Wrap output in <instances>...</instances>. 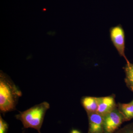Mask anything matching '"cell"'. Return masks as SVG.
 I'll use <instances>...</instances> for the list:
<instances>
[{"label":"cell","instance_id":"obj_1","mask_svg":"<svg viewBox=\"0 0 133 133\" xmlns=\"http://www.w3.org/2000/svg\"><path fill=\"white\" fill-rule=\"evenodd\" d=\"M22 93L7 76L1 73L0 76V109L2 112L15 108Z\"/></svg>","mask_w":133,"mask_h":133},{"label":"cell","instance_id":"obj_2","mask_svg":"<svg viewBox=\"0 0 133 133\" xmlns=\"http://www.w3.org/2000/svg\"><path fill=\"white\" fill-rule=\"evenodd\" d=\"M49 108V103L42 102L21 112L16 115V118L22 122L24 128L35 129L38 133H41V129L45 113Z\"/></svg>","mask_w":133,"mask_h":133},{"label":"cell","instance_id":"obj_3","mask_svg":"<svg viewBox=\"0 0 133 133\" xmlns=\"http://www.w3.org/2000/svg\"><path fill=\"white\" fill-rule=\"evenodd\" d=\"M109 34L111 41L119 55L125 58L127 63H129L125 55V31L122 26L121 24H119L111 27L109 30Z\"/></svg>","mask_w":133,"mask_h":133},{"label":"cell","instance_id":"obj_4","mask_svg":"<svg viewBox=\"0 0 133 133\" xmlns=\"http://www.w3.org/2000/svg\"><path fill=\"white\" fill-rule=\"evenodd\" d=\"M103 117L104 133H114L126 121L118 107Z\"/></svg>","mask_w":133,"mask_h":133},{"label":"cell","instance_id":"obj_5","mask_svg":"<svg viewBox=\"0 0 133 133\" xmlns=\"http://www.w3.org/2000/svg\"><path fill=\"white\" fill-rule=\"evenodd\" d=\"M98 107L97 112L102 116L106 115L117 108L114 95L98 97Z\"/></svg>","mask_w":133,"mask_h":133},{"label":"cell","instance_id":"obj_6","mask_svg":"<svg viewBox=\"0 0 133 133\" xmlns=\"http://www.w3.org/2000/svg\"><path fill=\"white\" fill-rule=\"evenodd\" d=\"M88 133H104V117L97 112L88 114Z\"/></svg>","mask_w":133,"mask_h":133},{"label":"cell","instance_id":"obj_7","mask_svg":"<svg viewBox=\"0 0 133 133\" xmlns=\"http://www.w3.org/2000/svg\"><path fill=\"white\" fill-rule=\"evenodd\" d=\"M81 103L87 114L97 112L98 107V97H84L81 100Z\"/></svg>","mask_w":133,"mask_h":133},{"label":"cell","instance_id":"obj_8","mask_svg":"<svg viewBox=\"0 0 133 133\" xmlns=\"http://www.w3.org/2000/svg\"><path fill=\"white\" fill-rule=\"evenodd\" d=\"M117 107L119 111L123 115L126 121L131 120L133 119V104L118 103Z\"/></svg>","mask_w":133,"mask_h":133},{"label":"cell","instance_id":"obj_9","mask_svg":"<svg viewBox=\"0 0 133 133\" xmlns=\"http://www.w3.org/2000/svg\"><path fill=\"white\" fill-rule=\"evenodd\" d=\"M124 69L125 73V81L126 85L133 92V64L130 62L127 63Z\"/></svg>","mask_w":133,"mask_h":133},{"label":"cell","instance_id":"obj_10","mask_svg":"<svg viewBox=\"0 0 133 133\" xmlns=\"http://www.w3.org/2000/svg\"><path fill=\"white\" fill-rule=\"evenodd\" d=\"M114 133H133V122L119 129Z\"/></svg>","mask_w":133,"mask_h":133},{"label":"cell","instance_id":"obj_11","mask_svg":"<svg viewBox=\"0 0 133 133\" xmlns=\"http://www.w3.org/2000/svg\"><path fill=\"white\" fill-rule=\"evenodd\" d=\"M8 126V124L0 116V133H7Z\"/></svg>","mask_w":133,"mask_h":133},{"label":"cell","instance_id":"obj_12","mask_svg":"<svg viewBox=\"0 0 133 133\" xmlns=\"http://www.w3.org/2000/svg\"><path fill=\"white\" fill-rule=\"evenodd\" d=\"M71 133H81L78 130H76V129H73L72 130Z\"/></svg>","mask_w":133,"mask_h":133},{"label":"cell","instance_id":"obj_13","mask_svg":"<svg viewBox=\"0 0 133 133\" xmlns=\"http://www.w3.org/2000/svg\"><path fill=\"white\" fill-rule=\"evenodd\" d=\"M131 102V103H132V104H133V100L132 101V102Z\"/></svg>","mask_w":133,"mask_h":133}]
</instances>
